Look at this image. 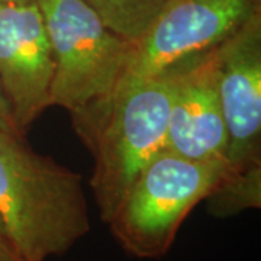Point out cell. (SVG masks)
I'll return each instance as SVG.
<instances>
[{
    "label": "cell",
    "mask_w": 261,
    "mask_h": 261,
    "mask_svg": "<svg viewBox=\"0 0 261 261\" xmlns=\"http://www.w3.org/2000/svg\"><path fill=\"white\" fill-rule=\"evenodd\" d=\"M0 222L23 261L64 255L90 231L82 176L0 129Z\"/></svg>",
    "instance_id": "cell-1"
},
{
    "label": "cell",
    "mask_w": 261,
    "mask_h": 261,
    "mask_svg": "<svg viewBox=\"0 0 261 261\" xmlns=\"http://www.w3.org/2000/svg\"><path fill=\"white\" fill-rule=\"evenodd\" d=\"M54 60L49 106L71 113L84 142L102 121L134 44L108 28L84 0H38Z\"/></svg>",
    "instance_id": "cell-2"
},
{
    "label": "cell",
    "mask_w": 261,
    "mask_h": 261,
    "mask_svg": "<svg viewBox=\"0 0 261 261\" xmlns=\"http://www.w3.org/2000/svg\"><path fill=\"white\" fill-rule=\"evenodd\" d=\"M193 57L118 94L89 140L94 157L90 186L108 224L144 168L166 149L171 103Z\"/></svg>",
    "instance_id": "cell-3"
},
{
    "label": "cell",
    "mask_w": 261,
    "mask_h": 261,
    "mask_svg": "<svg viewBox=\"0 0 261 261\" xmlns=\"http://www.w3.org/2000/svg\"><path fill=\"white\" fill-rule=\"evenodd\" d=\"M228 170L225 161H195L163 149L108 222L115 240L137 258L166 255L181 224Z\"/></svg>",
    "instance_id": "cell-4"
},
{
    "label": "cell",
    "mask_w": 261,
    "mask_h": 261,
    "mask_svg": "<svg viewBox=\"0 0 261 261\" xmlns=\"http://www.w3.org/2000/svg\"><path fill=\"white\" fill-rule=\"evenodd\" d=\"M260 5L261 0H173L134 44L112 100L130 86L163 73L178 61L221 45L254 15L261 13Z\"/></svg>",
    "instance_id": "cell-5"
},
{
    "label": "cell",
    "mask_w": 261,
    "mask_h": 261,
    "mask_svg": "<svg viewBox=\"0 0 261 261\" xmlns=\"http://www.w3.org/2000/svg\"><path fill=\"white\" fill-rule=\"evenodd\" d=\"M53 49L38 0L0 6V86L23 137L49 108Z\"/></svg>",
    "instance_id": "cell-6"
},
{
    "label": "cell",
    "mask_w": 261,
    "mask_h": 261,
    "mask_svg": "<svg viewBox=\"0 0 261 261\" xmlns=\"http://www.w3.org/2000/svg\"><path fill=\"white\" fill-rule=\"evenodd\" d=\"M215 71L228 134L226 163L241 170L261 161V13L215 48Z\"/></svg>",
    "instance_id": "cell-7"
},
{
    "label": "cell",
    "mask_w": 261,
    "mask_h": 261,
    "mask_svg": "<svg viewBox=\"0 0 261 261\" xmlns=\"http://www.w3.org/2000/svg\"><path fill=\"white\" fill-rule=\"evenodd\" d=\"M166 149L195 161L226 163L228 134L216 87L215 48L193 57L180 77Z\"/></svg>",
    "instance_id": "cell-8"
},
{
    "label": "cell",
    "mask_w": 261,
    "mask_h": 261,
    "mask_svg": "<svg viewBox=\"0 0 261 261\" xmlns=\"http://www.w3.org/2000/svg\"><path fill=\"white\" fill-rule=\"evenodd\" d=\"M103 23L135 44L171 5L173 0H84Z\"/></svg>",
    "instance_id": "cell-9"
},
{
    "label": "cell",
    "mask_w": 261,
    "mask_h": 261,
    "mask_svg": "<svg viewBox=\"0 0 261 261\" xmlns=\"http://www.w3.org/2000/svg\"><path fill=\"white\" fill-rule=\"evenodd\" d=\"M207 212L228 218L261 206V161L241 170H228L205 199Z\"/></svg>",
    "instance_id": "cell-10"
},
{
    "label": "cell",
    "mask_w": 261,
    "mask_h": 261,
    "mask_svg": "<svg viewBox=\"0 0 261 261\" xmlns=\"http://www.w3.org/2000/svg\"><path fill=\"white\" fill-rule=\"evenodd\" d=\"M0 129L3 130H9V132H15L18 134V129L15 126V122L12 119V115H10L9 105H8V100L5 97V93L2 90V86H0Z\"/></svg>",
    "instance_id": "cell-11"
},
{
    "label": "cell",
    "mask_w": 261,
    "mask_h": 261,
    "mask_svg": "<svg viewBox=\"0 0 261 261\" xmlns=\"http://www.w3.org/2000/svg\"><path fill=\"white\" fill-rule=\"evenodd\" d=\"M0 261H23L6 243H0Z\"/></svg>",
    "instance_id": "cell-12"
},
{
    "label": "cell",
    "mask_w": 261,
    "mask_h": 261,
    "mask_svg": "<svg viewBox=\"0 0 261 261\" xmlns=\"http://www.w3.org/2000/svg\"><path fill=\"white\" fill-rule=\"evenodd\" d=\"M23 2H32V0H0V6L10 5V3H23Z\"/></svg>",
    "instance_id": "cell-13"
},
{
    "label": "cell",
    "mask_w": 261,
    "mask_h": 261,
    "mask_svg": "<svg viewBox=\"0 0 261 261\" xmlns=\"http://www.w3.org/2000/svg\"><path fill=\"white\" fill-rule=\"evenodd\" d=\"M0 243L8 244V241H6V235H5V229H3V225H2V222H0ZM8 245H9V244H8Z\"/></svg>",
    "instance_id": "cell-14"
}]
</instances>
